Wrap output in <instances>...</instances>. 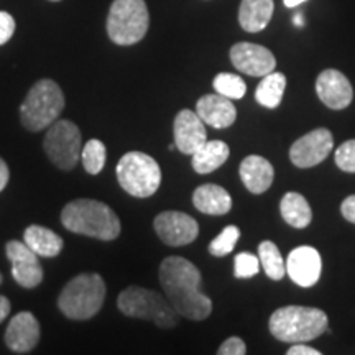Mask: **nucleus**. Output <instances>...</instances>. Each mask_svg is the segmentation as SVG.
Segmentation results:
<instances>
[{
  "mask_svg": "<svg viewBox=\"0 0 355 355\" xmlns=\"http://www.w3.org/2000/svg\"><path fill=\"white\" fill-rule=\"evenodd\" d=\"M159 283L180 316L202 321L212 313V301L201 290V272L183 257H168L159 265Z\"/></svg>",
  "mask_w": 355,
  "mask_h": 355,
  "instance_id": "obj_1",
  "label": "nucleus"
},
{
  "mask_svg": "<svg viewBox=\"0 0 355 355\" xmlns=\"http://www.w3.org/2000/svg\"><path fill=\"white\" fill-rule=\"evenodd\" d=\"M61 224L69 232L97 241H115L121 235V220L107 204L96 199H76L64 206Z\"/></svg>",
  "mask_w": 355,
  "mask_h": 355,
  "instance_id": "obj_2",
  "label": "nucleus"
},
{
  "mask_svg": "<svg viewBox=\"0 0 355 355\" xmlns=\"http://www.w3.org/2000/svg\"><path fill=\"white\" fill-rule=\"evenodd\" d=\"M329 319L319 308L308 306H283L270 318L268 327L273 337L286 344L309 343L327 331Z\"/></svg>",
  "mask_w": 355,
  "mask_h": 355,
  "instance_id": "obj_3",
  "label": "nucleus"
},
{
  "mask_svg": "<svg viewBox=\"0 0 355 355\" xmlns=\"http://www.w3.org/2000/svg\"><path fill=\"white\" fill-rule=\"evenodd\" d=\"M105 298V283L99 273H81L63 288L60 311L73 321H86L99 313Z\"/></svg>",
  "mask_w": 355,
  "mask_h": 355,
  "instance_id": "obj_4",
  "label": "nucleus"
},
{
  "mask_svg": "<svg viewBox=\"0 0 355 355\" xmlns=\"http://www.w3.org/2000/svg\"><path fill=\"white\" fill-rule=\"evenodd\" d=\"M66 101L61 87L51 79H40L20 105V121L30 132L44 130L58 121Z\"/></svg>",
  "mask_w": 355,
  "mask_h": 355,
  "instance_id": "obj_5",
  "label": "nucleus"
},
{
  "mask_svg": "<svg viewBox=\"0 0 355 355\" xmlns=\"http://www.w3.org/2000/svg\"><path fill=\"white\" fill-rule=\"evenodd\" d=\"M119 309L128 318L152 321L162 329L175 327L180 321V314L170 301L153 290L140 286H130L119 295Z\"/></svg>",
  "mask_w": 355,
  "mask_h": 355,
  "instance_id": "obj_6",
  "label": "nucleus"
},
{
  "mask_svg": "<svg viewBox=\"0 0 355 355\" xmlns=\"http://www.w3.org/2000/svg\"><path fill=\"white\" fill-rule=\"evenodd\" d=\"M119 184L133 198H150L162 184V170L157 159L144 152H128L115 168Z\"/></svg>",
  "mask_w": 355,
  "mask_h": 355,
  "instance_id": "obj_7",
  "label": "nucleus"
},
{
  "mask_svg": "<svg viewBox=\"0 0 355 355\" xmlns=\"http://www.w3.org/2000/svg\"><path fill=\"white\" fill-rule=\"evenodd\" d=\"M150 15L145 0H114L107 17V33L115 44L130 46L145 38Z\"/></svg>",
  "mask_w": 355,
  "mask_h": 355,
  "instance_id": "obj_8",
  "label": "nucleus"
},
{
  "mask_svg": "<svg viewBox=\"0 0 355 355\" xmlns=\"http://www.w3.org/2000/svg\"><path fill=\"white\" fill-rule=\"evenodd\" d=\"M43 148L60 170H73L81 158V130L71 121H56L48 127Z\"/></svg>",
  "mask_w": 355,
  "mask_h": 355,
  "instance_id": "obj_9",
  "label": "nucleus"
},
{
  "mask_svg": "<svg viewBox=\"0 0 355 355\" xmlns=\"http://www.w3.org/2000/svg\"><path fill=\"white\" fill-rule=\"evenodd\" d=\"M153 227L159 241L170 247L189 245L199 235L198 220L178 211H165L158 214L153 220Z\"/></svg>",
  "mask_w": 355,
  "mask_h": 355,
  "instance_id": "obj_10",
  "label": "nucleus"
},
{
  "mask_svg": "<svg viewBox=\"0 0 355 355\" xmlns=\"http://www.w3.org/2000/svg\"><path fill=\"white\" fill-rule=\"evenodd\" d=\"M332 148H334V139L331 130L316 128L291 145L290 159L298 168H313L329 157Z\"/></svg>",
  "mask_w": 355,
  "mask_h": 355,
  "instance_id": "obj_11",
  "label": "nucleus"
},
{
  "mask_svg": "<svg viewBox=\"0 0 355 355\" xmlns=\"http://www.w3.org/2000/svg\"><path fill=\"white\" fill-rule=\"evenodd\" d=\"M230 61L234 68L248 76L263 78L277 68V58L261 44L241 42L230 48Z\"/></svg>",
  "mask_w": 355,
  "mask_h": 355,
  "instance_id": "obj_12",
  "label": "nucleus"
},
{
  "mask_svg": "<svg viewBox=\"0 0 355 355\" xmlns=\"http://www.w3.org/2000/svg\"><path fill=\"white\" fill-rule=\"evenodd\" d=\"M6 252L12 263V277L24 288H35L43 282V268L38 255L25 242H7Z\"/></svg>",
  "mask_w": 355,
  "mask_h": 355,
  "instance_id": "obj_13",
  "label": "nucleus"
},
{
  "mask_svg": "<svg viewBox=\"0 0 355 355\" xmlns=\"http://www.w3.org/2000/svg\"><path fill=\"white\" fill-rule=\"evenodd\" d=\"M322 260L314 247H296L286 260V273L298 286H314L321 278Z\"/></svg>",
  "mask_w": 355,
  "mask_h": 355,
  "instance_id": "obj_14",
  "label": "nucleus"
},
{
  "mask_svg": "<svg viewBox=\"0 0 355 355\" xmlns=\"http://www.w3.org/2000/svg\"><path fill=\"white\" fill-rule=\"evenodd\" d=\"M316 92L326 107L343 110L354 99L352 84L337 69H324L316 81Z\"/></svg>",
  "mask_w": 355,
  "mask_h": 355,
  "instance_id": "obj_15",
  "label": "nucleus"
},
{
  "mask_svg": "<svg viewBox=\"0 0 355 355\" xmlns=\"http://www.w3.org/2000/svg\"><path fill=\"white\" fill-rule=\"evenodd\" d=\"M173 133H175L176 150L184 155H193L204 141H207L206 123L196 112L188 109L178 112Z\"/></svg>",
  "mask_w": 355,
  "mask_h": 355,
  "instance_id": "obj_16",
  "label": "nucleus"
},
{
  "mask_svg": "<svg viewBox=\"0 0 355 355\" xmlns=\"http://www.w3.org/2000/svg\"><path fill=\"white\" fill-rule=\"evenodd\" d=\"M40 340L38 319L30 311H21L8 322L6 331L7 347L15 354H28Z\"/></svg>",
  "mask_w": 355,
  "mask_h": 355,
  "instance_id": "obj_17",
  "label": "nucleus"
},
{
  "mask_svg": "<svg viewBox=\"0 0 355 355\" xmlns=\"http://www.w3.org/2000/svg\"><path fill=\"white\" fill-rule=\"evenodd\" d=\"M196 114L206 125L214 128H227L237 119L235 105L230 102V99L220 94L202 96L196 102Z\"/></svg>",
  "mask_w": 355,
  "mask_h": 355,
  "instance_id": "obj_18",
  "label": "nucleus"
},
{
  "mask_svg": "<svg viewBox=\"0 0 355 355\" xmlns=\"http://www.w3.org/2000/svg\"><path fill=\"white\" fill-rule=\"evenodd\" d=\"M239 173L243 186L254 194H263L268 191L275 178L273 165L260 155H250L243 159Z\"/></svg>",
  "mask_w": 355,
  "mask_h": 355,
  "instance_id": "obj_19",
  "label": "nucleus"
},
{
  "mask_svg": "<svg viewBox=\"0 0 355 355\" xmlns=\"http://www.w3.org/2000/svg\"><path fill=\"white\" fill-rule=\"evenodd\" d=\"M193 204L207 216H224L232 209V198L217 184H202L193 193Z\"/></svg>",
  "mask_w": 355,
  "mask_h": 355,
  "instance_id": "obj_20",
  "label": "nucleus"
},
{
  "mask_svg": "<svg viewBox=\"0 0 355 355\" xmlns=\"http://www.w3.org/2000/svg\"><path fill=\"white\" fill-rule=\"evenodd\" d=\"M273 10V0H242L239 24L248 33L261 32L272 20Z\"/></svg>",
  "mask_w": 355,
  "mask_h": 355,
  "instance_id": "obj_21",
  "label": "nucleus"
},
{
  "mask_svg": "<svg viewBox=\"0 0 355 355\" xmlns=\"http://www.w3.org/2000/svg\"><path fill=\"white\" fill-rule=\"evenodd\" d=\"M230 155V148L225 141L222 140H207L199 146L191 157H193V170L199 175H207V173L216 171L227 162Z\"/></svg>",
  "mask_w": 355,
  "mask_h": 355,
  "instance_id": "obj_22",
  "label": "nucleus"
},
{
  "mask_svg": "<svg viewBox=\"0 0 355 355\" xmlns=\"http://www.w3.org/2000/svg\"><path fill=\"white\" fill-rule=\"evenodd\" d=\"M24 242L28 245L38 257H53L60 255L63 250V239L51 229L43 227V225H30L24 232Z\"/></svg>",
  "mask_w": 355,
  "mask_h": 355,
  "instance_id": "obj_23",
  "label": "nucleus"
},
{
  "mask_svg": "<svg viewBox=\"0 0 355 355\" xmlns=\"http://www.w3.org/2000/svg\"><path fill=\"white\" fill-rule=\"evenodd\" d=\"M279 212L286 224L295 229H306L313 220L309 202L300 193H286L279 202Z\"/></svg>",
  "mask_w": 355,
  "mask_h": 355,
  "instance_id": "obj_24",
  "label": "nucleus"
},
{
  "mask_svg": "<svg viewBox=\"0 0 355 355\" xmlns=\"http://www.w3.org/2000/svg\"><path fill=\"white\" fill-rule=\"evenodd\" d=\"M286 89V76L283 73H268L261 78V83L257 86L255 99L266 109H277L282 104L283 94Z\"/></svg>",
  "mask_w": 355,
  "mask_h": 355,
  "instance_id": "obj_25",
  "label": "nucleus"
},
{
  "mask_svg": "<svg viewBox=\"0 0 355 355\" xmlns=\"http://www.w3.org/2000/svg\"><path fill=\"white\" fill-rule=\"evenodd\" d=\"M259 259L260 266L263 268L266 277L279 282L286 275V263L279 254L277 243L272 241H263L259 245Z\"/></svg>",
  "mask_w": 355,
  "mask_h": 355,
  "instance_id": "obj_26",
  "label": "nucleus"
},
{
  "mask_svg": "<svg viewBox=\"0 0 355 355\" xmlns=\"http://www.w3.org/2000/svg\"><path fill=\"white\" fill-rule=\"evenodd\" d=\"M107 159V150L101 140L91 139L81 150V162L89 175H99L102 168L105 166Z\"/></svg>",
  "mask_w": 355,
  "mask_h": 355,
  "instance_id": "obj_27",
  "label": "nucleus"
},
{
  "mask_svg": "<svg viewBox=\"0 0 355 355\" xmlns=\"http://www.w3.org/2000/svg\"><path fill=\"white\" fill-rule=\"evenodd\" d=\"M217 94L227 99H242L247 92V84L241 76L232 73H219L212 81Z\"/></svg>",
  "mask_w": 355,
  "mask_h": 355,
  "instance_id": "obj_28",
  "label": "nucleus"
},
{
  "mask_svg": "<svg viewBox=\"0 0 355 355\" xmlns=\"http://www.w3.org/2000/svg\"><path fill=\"white\" fill-rule=\"evenodd\" d=\"M239 239H241V229H239L237 225H227V227L222 230L214 241L209 243V254L212 257L229 255L235 248V243H237Z\"/></svg>",
  "mask_w": 355,
  "mask_h": 355,
  "instance_id": "obj_29",
  "label": "nucleus"
},
{
  "mask_svg": "<svg viewBox=\"0 0 355 355\" xmlns=\"http://www.w3.org/2000/svg\"><path fill=\"white\" fill-rule=\"evenodd\" d=\"M260 272V259L259 257L242 252L235 257L234 260V275L239 279H248L255 277Z\"/></svg>",
  "mask_w": 355,
  "mask_h": 355,
  "instance_id": "obj_30",
  "label": "nucleus"
},
{
  "mask_svg": "<svg viewBox=\"0 0 355 355\" xmlns=\"http://www.w3.org/2000/svg\"><path fill=\"white\" fill-rule=\"evenodd\" d=\"M336 165L345 173H355V139L344 141L336 150Z\"/></svg>",
  "mask_w": 355,
  "mask_h": 355,
  "instance_id": "obj_31",
  "label": "nucleus"
},
{
  "mask_svg": "<svg viewBox=\"0 0 355 355\" xmlns=\"http://www.w3.org/2000/svg\"><path fill=\"white\" fill-rule=\"evenodd\" d=\"M217 354L219 355H243L247 354V345L241 337L234 336V337H229L227 340H224L222 345L217 350Z\"/></svg>",
  "mask_w": 355,
  "mask_h": 355,
  "instance_id": "obj_32",
  "label": "nucleus"
},
{
  "mask_svg": "<svg viewBox=\"0 0 355 355\" xmlns=\"http://www.w3.org/2000/svg\"><path fill=\"white\" fill-rule=\"evenodd\" d=\"M15 32V20L10 13L0 12V46L6 44Z\"/></svg>",
  "mask_w": 355,
  "mask_h": 355,
  "instance_id": "obj_33",
  "label": "nucleus"
},
{
  "mask_svg": "<svg viewBox=\"0 0 355 355\" xmlns=\"http://www.w3.org/2000/svg\"><path fill=\"white\" fill-rule=\"evenodd\" d=\"M340 212H343V217L345 220L355 224V194L344 199L343 204H340Z\"/></svg>",
  "mask_w": 355,
  "mask_h": 355,
  "instance_id": "obj_34",
  "label": "nucleus"
},
{
  "mask_svg": "<svg viewBox=\"0 0 355 355\" xmlns=\"http://www.w3.org/2000/svg\"><path fill=\"white\" fill-rule=\"evenodd\" d=\"M288 355H321L318 349L309 347L304 343H298V344H293L290 349H288Z\"/></svg>",
  "mask_w": 355,
  "mask_h": 355,
  "instance_id": "obj_35",
  "label": "nucleus"
},
{
  "mask_svg": "<svg viewBox=\"0 0 355 355\" xmlns=\"http://www.w3.org/2000/svg\"><path fill=\"white\" fill-rule=\"evenodd\" d=\"M8 178H10V170H8L7 163L0 158V191L6 189L8 183Z\"/></svg>",
  "mask_w": 355,
  "mask_h": 355,
  "instance_id": "obj_36",
  "label": "nucleus"
},
{
  "mask_svg": "<svg viewBox=\"0 0 355 355\" xmlns=\"http://www.w3.org/2000/svg\"><path fill=\"white\" fill-rule=\"evenodd\" d=\"M10 309H12L10 301H8L6 296L0 295V322H2L3 319H7L8 314H10Z\"/></svg>",
  "mask_w": 355,
  "mask_h": 355,
  "instance_id": "obj_37",
  "label": "nucleus"
},
{
  "mask_svg": "<svg viewBox=\"0 0 355 355\" xmlns=\"http://www.w3.org/2000/svg\"><path fill=\"white\" fill-rule=\"evenodd\" d=\"M308 2V0H283V3H285V7L288 8H293V7H298L301 3Z\"/></svg>",
  "mask_w": 355,
  "mask_h": 355,
  "instance_id": "obj_38",
  "label": "nucleus"
},
{
  "mask_svg": "<svg viewBox=\"0 0 355 355\" xmlns=\"http://www.w3.org/2000/svg\"><path fill=\"white\" fill-rule=\"evenodd\" d=\"M293 21H295V25H296V26H301V25H304L303 15H301V13H296V15H295V20H293Z\"/></svg>",
  "mask_w": 355,
  "mask_h": 355,
  "instance_id": "obj_39",
  "label": "nucleus"
},
{
  "mask_svg": "<svg viewBox=\"0 0 355 355\" xmlns=\"http://www.w3.org/2000/svg\"><path fill=\"white\" fill-rule=\"evenodd\" d=\"M168 150H176V144H170V145H168Z\"/></svg>",
  "mask_w": 355,
  "mask_h": 355,
  "instance_id": "obj_40",
  "label": "nucleus"
},
{
  "mask_svg": "<svg viewBox=\"0 0 355 355\" xmlns=\"http://www.w3.org/2000/svg\"><path fill=\"white\" fill-rule=\"evenodd\" d=\"M0 285H2V275H0Z\"/></svg>",
  "mask_w": 355,
  "mask_h": 355,
  "instance_id": "obj_41",
  "label": "nucleus"
},
{
  "mask_svg": "<svg viewBox=\"0 0 355 355\" xmlns=\"http://www.w3.org/2000/svg\"><path fill=\"white\" fill-rule=\"evenodd\" d=\"M51 2H60V0H51Z\"/></svg>",
  "mask_w": 355,
  "mask_h": 355,
  "instance_id": "obj_42",
  "label": "nucleus"
}]
</instances>
